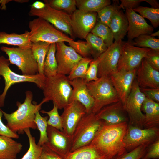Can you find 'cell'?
Returning <instances> with one entry per match:
<instances>
[{"instance_id":"25","label":"cell","mask_w":159,"mask_h":159,"mask_svg":"<svg viewBox=\"0 0 159 159\" xmlns=\"http://www.w3.org/2000/svg\"><path fill=\"white\" fill-rule=\"evenodd\" d=\"M22 146L12 138L0 135V159H16Z\"/></svg>"},{"instance_id":"6","label":"cell","mask_w":159,"mask_h":159,"mask_svg":"<svg viewBox=\"0 0 159 159\" xmlns=\"http://www.w3.org/2000/svg\"><path fill=\"white\" fill-rule=\"evenodd\" d=\"M10 64L8 59L3 56H0V76L5 81V87L2 93L0 95V107L4 105L7 92L10 87L15 84L28 82L35 84L42 90L45 77L44 75L39 73L34 75L19 74L13 71L10 68Z\"/></svg>"},{"instance_id":"2","label":"cell","mask_w":159,"mask_h":159,"mask_svg":"<svg viewBox=\"0 0 159 159\" xmlns=\"http://www.w3.org/2000/svg\"><path fill=\"white\" fill-rule=\"evenodd\" d=\"M26 98L21 103L16 102L17 109L14 112L7 113L2 111L5 119L7 121L6 126L13 132L19 134H23L27 129H37L34 120L35 113L41 109L42 105L45 102L43 100L39 104L32 102L33 94L30 91L26 92Z\"/></svg>"},{"instance_id":"7","label":"cell","mask_w":159,"mask_h":159,"mask_svg":"<svg viewBox=\"0 0 159 159\" xmlns=\"http://www.w3.org/2000/svg\"><path fill=\"white\" fill-rule=\"evenodd\" d=\"M0 49L7 55L10 64L17 66L22 74L34 75L38 73L37 63L31 48L2 46Z\"/></svg>"},{"instance_id":"37","label":"cell","mask_w":159,"mask_h":159,"mask_svg":"<svg viewBox=\"0 0 159 159\" xmlns=\"http://www.w3.org/2000/svg\"><path fill=\"white\" fill-rule=\"evenodd\" d=\"M93 60L89 57H83L72 69L67 77L69 80L77 78L84 79L90 62Z\"/></svg>"},{"instance_id":"11","label":"cell","mask_w":159,"mask_h":159,"mask_svg":"<svg viewBox=\"0 0 159 159\" xmlns=\"http://www.w3.org/2000/svg\"><path fill=\"white\" fill-rule=\"evenodd\" d=\"M158 134V128L142 129L129 124L124 138L126 151H130L141 145L148 146L156 140Z\"/></svg>"},{"instance_id":"34","label":"cell","mask_w":159,"mask_h":159,"mask_svg":"<svg viewBox=\"0 0 159 159\" xmlns=\"http://www.w3.org/2000/svg\"><path fill=\"white\" fill-rule=\"evenodd\" d=\"M27 136L29 142V147L27 152L21 159H40L42 149V146L36 144L35 138L32 135L30 129L24 130Z\"/></svg>"},{"instance_id":"50","label":"cell","mask_w":159,"mask_h":159,"mask_svg":"<svg viewBox=\"0 0 159 159\" xmlns=\"http://www.w3.org/2000/svg\"><path fill=\"white\" fill-rule=\"evenodd\" d=\"M145 1L150 4L152 8L155 9H159V4L158 1L156 0H144Z\"/></svg>"},{"instance_id":"16","label":"cell","mask_w":159,"mask_h":159,"mask_svg":"<svg viewBox=\"0 0 159 159\" xmlns=\"http://www.w3.org/2000/svg\"><path fill=\"white\" fill-rule=\"evenodd\" d=\"M64 109L61 115L63 131L72 138L77 125L87 113L86 110L83 105L76 101L69 103Z\"/></svg>"},{"instance_id":"3","label":"cell","mask_w":159,"mask_h":159,"mask_svg":"<svg viewBox=\"0 0 159 159\" xmlns=\"http://www.w3.org/2000/svg\"><path fill=\"white\" fill-rule=\"evenodd\" d=\"M42 90L45 102L52 101L58 109H62L69 103L72 87L67 76L57 73L46 77Z\"/></svg>"},{"instance_id":"4","label":"cell","mask_w":159,"mask_h":159,"mask_svg":"<svg viewBox=\"0 0 159 159\" xmlns=\"http://www.w3.org/2000/svg\"><path fill=\"white\" fill-rule=\"evenodd\" d=\"M86 86L94 100L91 112L94 114L104 107L120 101L109 77H102L86 83Z\"/></svg>"},{"instance_id":"41","label":"cell","mask_w":159,"mask_h":159,"mask_svg":"<svg viewBox=\"0 0 159 159\" xmlns=\"http://www.w3.org/2000/svg\"><path fill=\"white\" fill-rule=\"evenodd\" d=\"M98 64V57L93 59L90 63L84 79L86 83L96 81L98 79L97 77Z\"/></svg>"},{"instance_id":"1","label":"cell","mask_w":159,"mask_h":159,"mask_svg":"<svg viewBox=\"0 0 159 159\" xmlns=\"http://www.w3.org/2000/svg\"><path fill=\"white\" fill-rule=\"evenodd\" d=\"M128 127L127 122L114 125H104L90 144L109 159H117L127 152L124 138Z\"/></svg>"},{"instance_id":"26","label":"cell","mask_w":159,"mask_h":159,"mask_svg":"<svg viewBox=\"0 0 159 159\" xmlns=\"http://www.w3.org/2000/svg\"><path fill=\"white\" fill-rule=\"evenodd\" d=\"M29 32L26 31L22 34H8L0 32V44L17 46L23 48H31L32 43L29 37Z\"/></svg>"},{"instance_id":"48","label":"cell","mask_w":159,"mask_h":159,"mask_svg":"<svg viewBox=\"0 0 159 159\" xmlns=\"http://www.w3.org/2000/svg\"><path fill=\"white\" fill-rule=\"evenodd\" d=\"M120 6L124 9H134L139 6L144 0H120Z\"/></svg>"},{"instance_id":"17","label":"cell","mask_w":159,"mask_h":159,"mask_svg":"<svg viewBox=\"0 0 159 159\" xmlns=\"http://www.w3.org/2000/svg\"><path fill=\"white\" fill-rule=\"evenodd\" d=\"M29 39L32 43H53L57 29L47 21L37 17L29 22Z\"/></svg>"},{"instance_id":"53","label":"cell","mask_w":159,"mask_h":159,"mask_svg":"<svg viewBox=\"0 0 159 159\" xmlns=\"http://www.w3.org/2000/svg\"><path fill=\"white\" fill-rule=\"evenodd\" d=\"M0 110H1V108H0Z\"/></svg>"},{"instance_id":"55","label":"cell","mask_w":159,"mask_h":159,"mask_svg":"<svg viewBox=\"0 0 159 159\" xmlns=\"http://www.w3.org/2000/svg\"><path fill=\"white\" fill-rule=\"evenodd\" d=\"M140 159H141V158Z\"/></svg>"},{"instance_id":"38","label":"cell","mask_w":159,"mask_h":159,"mask_svg":"<svg viewBox=\"0 0 159 159\" xmlns=\"http://www.w3.org/2000/svg\"><path fill=\"white\" fill-rule=\"evenodd\" d=\"M39 111H37L35 113L34 121L40 132V138L37 144L40 146H42L48 141L47 133L48 117L42 116Z\"/></svg>"},{"instance_id":"9","label":"cell","mask_w":159,"mask_h":159,"mask_svg":"<svg viewBox=\"0 0 159 159\" xmlns=\"http://www.w3.org/2000/svg\"><path fill=\"white\" fill-rule=\"evenodd\" d=\"M146 98L141 91L136 80L132 84L131 91L122 104L123 108L128 114L130 124L143 128L145 120L144 115L142 112V106Z\"/></svg>"},{"instance_id":"8","label":"cell","mask_w":159,"mask_h":159,"mask_svg":"<svg viewBox=\"0 0 159 159\" xmlns=\"http://www.w3.org/2000/svg\"><path fill=\"white\" fill-rule=\"evenodd\" d=\"M43 8L37 9L31 7L28 13L31 16L42 18L54 26L57 29L69 35L74 40L70 15L62 11L55 9L45 3Z\"/></svg>"},{"instance_id":"24","label":"cell","mask_w":159,"mask_h":159,"mask_svg":"<svg viewBox=\"0 0 159 159\" xmlns=\"http://www.w3.org/2000/svg\"><path fill=\"white\" fill-rule=\"evenodd\" d=\"M141 110L145 114L143 127L145 128H157L159 123V103L146 97Z\"/></svg>"},{"instance_id":"44","label":"cell","mask_w":159,"mask_h":159,"mask_svg":"<svg viewBox=\"0 0 159 159\" xmlns=\"http://www.w3.org/2000/svg\"><path fill=\"white\" fill-rule=\"evenodd\" d=\"M159 158V140L157 139L152 144L141 159H156Z\"/></svg>"},{"instance_id":"47","label":"cell","mask_w":159,"mask_h":159,"mask_svg":"<svg viewBox=\"0 0 159 159\" xmlns=\"http://www.w3.org/2000/svg\"><path fill=\"white\" fill-rule=\"evenodd\" d=\"M40 159H64L48 148L44 145Z\"/></svg>"},{"instance_id":"45","label":"cell","mask_w":159,"mask_h":159,"mask_svg":"<svg viewBox=\"0 0 159 159\" xmlns=\"http://www.w3.org/2000/svg\"><path fill=\"white\" fill-rule=\"evenodd\" d=\"M2 111L1 110H0V135L11 138L18 139L19 137V135L11 131L3 123L1 120L3 115Z\"/></svg>"},{"instance_id":"43","label":"cell","mask_w":159,"mask_h":159,"mask_svg":"<svg viewBox=\"0 0 159 159\" xmlns=\"http://www.w3.org/2000/svg\"><path fill=\"white\" fill-rule=\"evenodd\" d=\"M144 58L153 68L159 71V52L151 49Z\"/></svg>"},{"instance_id":"52","label":"cell","mask_w":159,"mask_h":159,"mask_svg":"<svg viewBox=\"0 0 159 159\" xmlns=\"http://www.w3.org/2000/svg\"><path fill=\"white\" fill-rule=\"evenodd\" d=\"M0 79H1V77H0Z\"/></svg>"},{"instance_id":"33","label":"cell","mask_w":159,"mask_h":159,"mask_svg":"<svg viewBox=\"0 0 159 159\" xmlns=\"http://www.w3.org/2000/svg\"><path fill=\"white\" fill-rule=\"evenodd\" d=\"M132 44L141 48H147L159 52V39L151 36L150 35L142 34L131 41Z\"/></svg>"},{"instance_id":"31","label":"cell","mask_w":159,"mask_h":159,"mask_svg":"<svg viewBox=\"0 0 159 159\" xmlns=\"http://www.w3.org/2000/svg\"><path fill=\"white\" fill-rule=\"evenodd\" d=\"M122 7L118 1H113L112 4L107 5L97 13V21L109 27L115 13Z\"/></svg>"},{"instance_id":"22","label":"cell","mask_w":159,"mask_h":159,"mask_svg":"<svg viewBox=\"0 0 159 159\" xmlns=\"http://www.w3.org/2000/svg\"><path fill=\"white\" fill-rule=\"evenodd\" d=\"M69 82L72 88L69 103L78 101L84 106L87 113L91 112L94 100L89 92L84 79L77 78L69 80Z\"/></svg>"},{"instance_id":"35","label":"cell","mask_w":159,"mask_h":159,"mask_svg":"<svg viewBox=\"0 0 159 159\" xmlns=\"http://www.w3.org/2000/svg\"><path fill=\"white\" fill-rule=\"evenodd\" d=\"M44 1L52 8L70 15L77 9L76 0H45Z\"/></svg>"},{"instance_id":"39","label":"cell","mask_w":159,"mask_h":159,"mask_svg":"<svg viewBox=\"0 0 159 159\" xmlns=\"http://www.w3.org/2000/svg\"><path fill=\"white\" fill-rule=\"evenodd\" d=\"M85 39L91 46L93 54H96L97 55V57L104 52L107 48L101 38L91 32L88 34Z\"/></svg>"},{"instance_id":"30","label":"cell","mask_w":159,"mask_h":159,"mask_svg":"<svg viewBox=\"0 0 159 159\" xmlns=\"http://www.w3.org/2000/svg\"><path fill=\"white\" fill-rule=\"evenodd\" d=\"M76 1L77 9L97 13L104 7L111 4L110 0H76Z\"/></svg>"},{"instance_id":"20","label":"cell","mask_w":159,"mask_h":159,"mask_svg":"<svg viewBox=\"0 0 159 159\" xmlns=\"http://www.w3.org/2000/svg\"><path fill=\"white\" fill-rule=\"evenodd\" d=\"M135 77L140 88H159V72L151 67L144 58L137 69Z\"/></svg>"},{"instance_id":"29","label":"cell","mask_w":159,"mask_h":159,"mask_svg":"<svg viewBox=\"0 0 159 159\" xmlns=\"http://www.w3.org/2000/svg\"><path fill=\"white\" fill-rule=\"evenodd\" d=\"M56 52V43L51 44L44 64V74L46 77L54 75L57 73V64L55 56Z\"/></svg>"},{"instance_id":"21","label":"cell","mask_w":159,"mask_h":159,"mask_svg":"<svg viewBox=\"0 0 159 159\" xmlns=\"http://www.w3.org/2000/svg\"><path fill=\"white\" fill-rule=\"evenodd\" d=\"M120 101L106 106L95 114L96 118L102 121L105 125H111L127 122Z\"/></svg>"},{"instance_id":"27","label":"cell","mask_w":159,"mask_h":159,"mask_svg":"<svg viewBox=\"0 0 159 159\" xmlns=\"http://www.w3.org/2000/svg\"><path fill=\"white\" fill-rule=\"evenodd\" d=\"M64 159H109L90 144L70 153Z\"/></svg>"},{"instance_id":"42","label":"cell","mask_w":159,"mask_h":159,"mask_svg":"<svg viewBox=\"0 0 159 159\" xmlns=\"http://www.w3.org/2000/svg\"><path fill=\"white\" fill-rule=\"evenodd\" d=\"M148 146L141 145L132 150L127 152L117 159H140L147 150Z\"/></svg>"},{"instance_id":"28","label":"cell","mask_w":159,"mask_h":159,"mask_svg":"<svg viewBox=\"0 0 159 159\" xmlns=\"http://www.w3.org/2000/svg\"><path fill=\"white\" fill-rule=\"evenodd\" d=\"M51 44L45 42H39L32 43L31 49L37 62L38 73L44 74V64L45 57Z\"/></svg>"},{"instance_id":"51","label":"cell","mask_w":159,"mask_h":159,"mask_svg":"<svg viewBox=\"0 0 159 159\" xmlns=\"http://www.w3.org/2000/svg\"><path fill=\"white\" fill-rule=\"evenodd\" d=\"M150 35L153 37H155L157 36L159 37V30H158L157 32H154V33H152L151 34H150Z\"/></svg>"},{"instance_id":"32","label":"cell","mask_w":159,"mask_h":159,"mask_svg":"<svg viewBox=\"0 0 159 159\" xmlns=\"http://www.w3.org/2000/svg\"><path fill=\"white\" fill-rule=\"evenodd\" d=\"M91 33L101 38L107 47L114 42L113 35L109 27L99 21L96 22Z\"/></svg>"},{"instance_id":"46","label":"cell","mask_w":159,"mask_h":159,"mask_svg":"<svg viewBox=\"0 0 159 159\" xmlns=\"http://www.w3.org/2000/svg\"><path fill=\"white\" fill-rule=\"evenodd\" d=\"M141 91L145 97L153 101L159 102V88H140Z\"/></svg>"},{"instance_id":"23","label":"cell","mask_w":159,"mask_h":159,"mask_svg":"<svg viewBox=\"0 0 159 159\" xmlns=\"http://www.w3.org/2000/svg\"><path fill=\"white\" fill-rule=\"evenodd\" d=\"M128 26V21L125 14L121 10L117 11L113 15L109 26L115 41H122L127 33Z\"/></svg>"},{"instance_id":"12","label":"cell","mask_w":159,"mask_h":159,"mask_svg":"<svg viewBox=\"0 0 159 159\" xmlns=\"http://www.w3.org/2000/svg\"><path fill=\"white\" fill-rule=\"evenodd\" d=\"M122 42V41H115L111 45L97 57L99 59L98 78L104 76L109 77L117 71Z\"/></svg>"},{"instance_id":"36","label":"cell","mask_w":159,"mask_h":159,"mask_svg":"<svg viewBox=\"0 0 159 159\" xmlns=\"http://www.w3.org/2000/svg\"><path fill=\"white\" fill-rule=\"evenodd\" d=\"M133 10L136 12L139 13L144 18L148 19L151 22L153 28H156L159 26V8L139 6Z\"/></svg>"},{"instance_id":"54","label":"cell","mask_w":159,"mask_h":159,"mask_svg":"<svg viewBox=\"0 0 159 159\" xmlns=\"http://www.w3.org/2000/svg\"></svg>"},{"instance_id":"14","label":"cell","mask_w":159,"mask_h":159,"mask_svg":"<svg viewBox=\"0 0 159 159\" xmlns=\"http://www.w3.org/2000/svg\"><path fill=\"white\" fill-rule=\"evenodd\" d=\"M56 44L57 73L69 75L83 57L72 47L66 45L64 42L57 43Z\"/></svg>"},{"instance_id":"40","label":"cell","mask_w":159,"mask_h":159,"mask_svg":"<svg viewBox=\"0 0 159 159\" xmlns=\"http://www.w3.org/2000/svg\"><path fill=\"white\" fill-rule=\"evenodd\" d=\"M58 108L54 105L53 108L49 111L42 110L40 112L42 113L46 114L49 118L47 121L48 125L53 127L61 131H63L62 127V120L61 116L58 112Z\"/></svg>"},{"instance_id":"10","label":"cell","mask_w":159,"mask_h":159,"mask_svg":"<svg viewBox=\"0 0 159 159\" xmlns=\"http://www.w3.org/2000/svg\"><path fill=\"white\" fill-rule=\"evenodd\" d=\"M151 50L135 46L131 42L122 41L117 71H129L137 69L147 53Z\"/></svg>"},{"instance_id":"49","label":"cell","mask_w":159,"mask_h":159,"mask_svg":"<svg viewBox=\"0 0 159 159\" xmlns=\"http://www.w3.org/2000/svg\"><path fill=\"white\" fill-rule=\"evenodd\" d=\"M45 6V4L40 1H36L31 5V7L35 9H40L44 8Z\"/></svg>"},{"instance_id":"18","label":"cell","mask_w":159,"mask_h":159,"mask_svg":"<svg viewBox=\"0 0 159 159\" xmlns=\"http://www.w3.org/2000/svg\"><path fill=\"white\" fill-rule=\"evenodd\" d=\"M137 69L129 71H117L109 77L122 104L131 91L135 79Z\"/></svg>"},{"instance_id":"5","label":"cell","mask_w":159,"mask_h":159,"mask_svg":"<svg viewBox=\"0 0 159 159\" xmlns=\"http://www.w3.org/2000/svg\"><path fill=\"white\" fill-rule=\"evenodd\" d=\"M103 125L102 121L96 118L95 114L86 113L74 132L71 152L90 144Z\"/></svg>"},{"instance_id":"13","label":"cell","mask_w":159,"mask_h":159,"mask_svg":"<svg viewBox=\"0 0 159 159\" xmlns=\"http://www.w3.org/2000/svg\"><path fill=\"white\" fill-rule=\"evenodd\" d=\"M70 16L72 29L74 36L85 39L97 22V13L77 9Z\"/></svg>"},{"instance_id":"15","label":"cell","mask_w":159,"mask_h":159,"mask_svg":"<svg viewBox=\"0 0 159 159\" xmlns=\"http://www.w3.org/2000/svg\"><path fill=\"white\" fill-rule=\"evenodd\" d=\"M48 142L45 145L63 159L71 152L72 138L64 131L48 125L47 130Z\"/></svg>"},{"instance_id":"19","label":"cell","mask_w":159,"mask_h":159,"mask_svg":"<svg viewBox=\"0 0 159 159\" xmlns=\"http://www.w3.org/2000/svg\"><path fill=\"white\" fill-rule=\"evenodd\" d=\"M125 14L128 22L127 32L128 41L142 34L150 35L154 30L153 27L149 25L145 19L132 9H126Z\"/></svg>"}]
</instances>
